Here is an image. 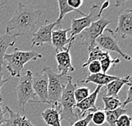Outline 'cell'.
Segmentation results:
<instances>
[{"label": "cell", "instance_id": "6da1fadb", "mask_svg": "<svg viewBox=\"0 0 132 126\" xmlns=\"http://www.w3.org/2000/svg\"><path fill=\"white\" fill-rule=\"evenodd\" d=\"M42 14L43 10H36L31 5H25L19 2L13 16L7 23L5 32L16 37L31 34Z\"/></svg>", "mask_w": 132, "mask_h": 126}, {"label": "cell", "instance_id": "7a4b0ae2", "mask_svg": "<svg viewBox=\"0 0 132 126\" xmlns=\"http://www.w3.org/2000/svg\"><path fill=\"white\" fill-rule=\"evenodd\" d=\"M43 72L47 74L48 80V87H47V97L51 106L59 105L67 84L72 80V77L69 74H57L52 69L44 66Z\"/></svg>", "mask_w": 132, "mask_h": 126}, {"label": "cell", "instance_id": "3957f363", "mask_svg": "<svg viewBox=\"0 0 132 126\" xmlns=\"http://www.w3.org/2000/svg\"><path fill=\"white\" fill-rule=\"evenodd\" d=\"M43 56L33 51H20L17 47H14V53H6L4 57V60L6 61V69L10 72V75L14 77H20L22 69L26 64L31 60H37L42 58Z\"/></svg>", "mask_w": 132, "mask_h": 126}, {"label": "cell", "instance_id": "277c9868", "mask_svg": "<svg viewBox=\"0 0 132 126\" xmlns=\"http://www.w3.org/2000/svg\"><path fill=\"white\" fill-rule=\"evenodd\" d=\"M76 87L77 84L73 83L72 80L69 82L63 91L60 102L59 103V106L60 107L61 121L65 120L72 124L75 122H76L78 119H80V116L74 111L75 106L76 104L74 97V91Z\"/></svg>", "mask_w": 132, "mask_h": 126}, {"label": "cell", "instance_id": "5b68a950", "mask_svg": "<svg viewBox=\"0 0 132 126\" xmlns=\"http://www.w3.org/2000/svg\"><path fill=\"white\" fill-rule=\"evenodd\" d=\"M32 76L31 71L27 70L25 74L20 77L19 82L16 86L18 96V104L22 109L24 115H26L25 106L28 102H33L36 97V94L32 88Z\"/></svg>", "mask_w": 132, "mask_h": 126}, {"label": "cell", "instance_id": "8992f818", "mask_svg": "<svg viewBox=\"0 0 132 126\" xmlns=\"http://www.w3.org/2000/svg\"><path fill=\"white\" fill-rule=\"evenodd\" d=\"M112 21L113 20H108L106 18H100L92 22L89 27L80 32V37L82 41L81 45H85L88 49L94 47L96 46V40L103 34V31Z\"/></svg>", "mask_w": 132, "mask_h": 126}, {"label": "cell", "instance_id": "52a82bcc", "mask_svg": "<svg viewBox=\"0 0 132 126\" xmlns=\"http://www.w3.org/2000/svg\"><path fill=\"white\" fill-rule=\"evenodd\" d=\"M96 46L98 47L101 50L104 52L109 53V52H115L119 53L123 58L125 60L130 61L131 58L129 56L127 53H124L119 47L118 41H117V37L115 36L113 31L111 29L106 28L103 31V34L96 40Z\"/></svg>", "mask_w": 132, "mask_h": 126}, {"label": "cell", "instance_id": "ba28073f", "mask_svg": "<svg viewBox=\"0 0 132 126\" xmlns=\"http://www.w3.org/2000/svg\"><path fill=\"white\" fill-rule=\"evenodd\" d=\"M99 9V6L94 4L90 9V12L86 16L82 18H78V19H73L71 20V26L70 27V38L76 37V36L80 35L83 30L86 29L92 25V22H94V18L97 17V19H100L98 15V12L97 10Z\"/></svg>", "mask_w": 132, "mask_h": 126}, {"label": "cell", "instance_id": "9c48e42d", "mask_svg": "<svg viewBox=\"0 0 132 126\" xmlns=\"http://www.w3.org/2000/svg\"><path fill=\"white\" fill-rule=\"evenodd\" d=\"M62 22H59L56 20L54 22H49L48 20H46V24L44 26H42L39 30L32 34L31 39V47L37 46L40 47L45 43L51 44L52 43V32L53 28L56 26H60Z\"/></svg>", "mask_w": 132, "mask_h": 126}, {"label": "cell", "instance_id": "30bf717a", "mask_svg": "<svg viewBox=\"0 0 132 126\" xmlns=\"http://www.w3.org/2000/svg\"><path fill=\"white\" fill-rule=\"evenodd\" d=\"M116 37L123 39L132 37V10L130 9L122 11L118 17V26L113 31Z\"/></svg>", "mask_w": 132, "mask_h": 126}, {"label": "cell", "instance_id": "8fae6325", "mask_svg": "<svg viewBox=\"0 0 132 126\" xmlns=\"http://www.w3.org/2000/svg\"><path fill=\"white\" fill-rule=\"evenodd\" d=\"M47 87H48V80L47 74H36L32 76V88L36 96L39 97V101L36 103H43L49 104L47 97Z\"/></svg>", "mask_w": 132, "mask_h": 126}, {"label": "cell", "instance_id": "7c38bea8", "mask_svg": "<svg viewBox=\"0 0 132 126\" xmlns=\"http://www.w3.org/2000/svg\"><path fill=\"white\" fill-rule=\"evenodd\" d=\"M75 40H76V37H71L70 43L68 44L65 50L62 51V52L57 53L56 61H57V64H58L57 69L59 71V74H68L69 72H73L75 70L74 66L72 65L71 63L70 53Z\"/></svg>", "mask_w": 132, "mask_h": 126}, {"label": "cell", "instance_id": "4fadbf2b", "mask_svg": "<svg viewBox=\"0 0 132 126\" xmlns=\"http://www.w3.org/2000/svg\"><path fill=\"white\" fill-rule=\"evenodd\" d=\"M102 87L103 86H97V88L94 90V91L92 93H90V95L86 99H84L80 103H78L76 104L75 108H77L79 110L78 115L80 116V118H81L84 115H86L88 113H94L98 110V107H96L95 103L99 93H100Z\"/></svg>", "mask_w": 132, "mask_h": 126}, {"label": "cell", "instance_id": "5bb4252c", "mask_svg": "<svg viewBox=\"0 0 132 126\" xmlns=\"http://www.w3.org/2000/svg\"><path fill=\"white\" fill-rule=\"evenodd\" d=\"M70 31V28L67 29H58L52 32V44L55 47L56 53L62 52L65 50L66 45L70 43L71 38H68L67 34Z\"/></svg>", "mask_w": 132, "mask_h": 126}, {"label": "cell", "instance_id": "9a60e30c", "mask_svg": "<svg viewBox=\"0 0 132 126\" xmlns=\"http://www.w3.org/2000/svg\"><path fill=\"white\" fill-rule=\"evenodd\" d=\"M4 107L7 113H10V118L5 119L2 126H36L25 115H21L20 113L14 112L8 106H5Z\"/></svg>", "mask_w": 132, "mask_h": 126}, {"label": "cell", "instance_id": "2e32d148", "mask_svg": "<svg viewBox=\"0 0 132 126\" xmlns=\"http://www.w3.org/2000/svg\"><path fill=\"white\" fill-rule=\"evenodd\" d=\"M45 124L48 126H62L60 119V107L59 105L52 106L50 108H47L42 113Z\"/></svg>", "mask_w": 132, "mask_h": 126}, {"label": "cell", "instance_id": "e0dca14e", "mask_svg": "<svg viewBox=\"0 0 132 126\" xmlns=\"http://www.w3.org/2000/svg\"><path fill=\"white\" fill-rule=\"evenodd\" d=\"M131 83L130 75L128 74L124 78H118L113 81H111L106 86V91L104 93H106V97H118L119 92L125 85H129Z\"/></svg>", "mask_w": 132, "mask_h": 126}, {"label": "cell", "instance_id": "ac0fdd59", "mask_svg": "<svg viewBox=\"0 0 132 126\" xmlns=\"http://www.w3.org/2000/svg\"><path fill=\"white\" fill-rule=\"evenodd\" d=\"M119 77L114 76V75H109L107 74L103 73H98L96 74H89V75L86 78V79L81 80H78L79 83H94L97 86H107L108 84L110 83L111 81L114 80L116 79H118Z\"/></svg>", "mask_w": 132, "mask_h": 126}, {"label": "cell", "instance_id": "d6986e66", "mask_svg": "<svg viewBox=\"0 0 132 126\" xmlns=\"http://www.w3.org/2000/svg\"><path fill=\"white\" fill-rule=\"evenodd\" d=\"M17 41V37L4 33L0 34V71H3V64H4V57L6 54V51L10 47H13Z\"/></svg>", "mask_w": 132, "mask_h": 126}, {"label": "cell", "instance_id": "ffe728a7", "mask_svg": "<svg viewBox=\"0 0 132 126\" xmlns=\"http://www.w3.org/2000/svg\"><path fill=\"white\" fill-rule=\"evenodd\" d=\"M88 50H89L88 58H87V60H86L82 64V68L87 67V65L90 64V63H92V62H93V61L100 62V61L103 60V59H104L105 58H107L108 56L110 55L109 53L104 52V51L101 50L97 46H95L94 47H92V48H90Z\"/></svg>", "mask_w": 132, "mask_h": 126}, {"label": "cell", "instance_id": "44dd1931", "mask_svg": "<svg viewBox=\"0 0 132 126\" xmlns=\"http://www.w3.org/2000/svg\"><path fill=\"white\" fill-rule=\"evenodd\" d=\"M127 110L125 107H119L115 110L105 112L106 116V122L109 124V126H115V123L118 120V119L123 114H126Z\"/></svg>", "mask_w": 132, "mask_h": 126}, {"label": "cell", "instance_id": "7402d4cb", "mask_svg": "<svg viewBox=\"0 0 132 126\" xmlns=\"http://www.w3.org/2000/svg\"><path fill=\"white\" fill-rule=\"evenodd\" d=\"M58 4H59V15L58 19H57V20L59 21V22H62L63 19L64 18V16L68 13H70V12L76 11V12H78V13L80 14L83 16L86 15V14H84L82 11L76 10H74L73 8H71L70 6H69V4H67V0H59V1H58Z\"/></svg>", "mask_w": 132, "mask_h": 126}, {"label": "cell", "instance_id": "603a6c76", "mask_svg": "<svg viewBox=\"0 0 132 126\" xmlns=\"http://www.w3.org/2000/svg\"><path fill=\"white\" fill-rule=\"evenodd\" d=\"M103 101L104 103V107L101 108L104 112H109V111L115 110L119 107H121V102L118 97H106L103 96Z\"/></svg>", "mask_w": 132, "mask_h": 126}, {"label": "cell", "instance_id": "cb8c5ba5", "mask_svg": "<svg viewBox=\"0 0 132 126\" xmlns=\"http://www.w3.org/2000/svg\"><path fill=\"white\" fill-rule=\"evenodd\" d=\"M119 58H112L109 56H108L107 58H105L103 59L102 61H100V64H101V69H102V73L106 74L108 70L111 68V66H113L115 64H119Z\"/></svg>", "mask_w": 132, "mask_h": 126}, {"label": "cell", "instance_id": "d4e9b609", "mask_svg": "<svg viewBox=\"0 0 132 126\" xmlns=\"http://www.w3.org/2000/svg\"><path fill=\"white\" fill-rule=\"evenodd\" d=\"M90 95V90L88 87H76L74 91V97L76 103H80Z\"/></svg>", "mask_w": 132, "mask_h": 126}, {"label": "cell", "instance_id": "484cf974", "mask_svg": "<svg viewBox=\"0 0 132 126\" xmlns=\"http://www.w3.org/2000/svg\"><path fill=\"white\" fill-rule=\"evenodd\" d=\"M92 121L96 125H103L106 122V116L105 112L101 109V107H98V110L92 113Z\"/></svg>", "mask_w": 132, "mask_h": 126}, {"label": "cell", "instance_id": "4316f807", "mask_svg": "<svg viewBox=\"0 0 132 126\" xmlns=\"http://www.w3.org/2000/svg\"><path fill=\"white\" fill-rule=\"evenodd\" d=\"M92 113H88L85 117H83L80 119H78L71 126H88L90 122H92Z\"/></svg>", "mask_w": 132, "mask_h": 126}, {"label": "cell", "instance_id": "83f0119b", "mask_svg": "<svg viewBox=\"0 0 132 126\" xmlns=\"http://www.w3.org/2000/svg\"><path fill=\"white\" fill-rule=\"evenodd\" d=\"M88 70L90 74H96L98 73H101L102 69H101V64L100 62L98 61H93L87 65Z\"/></svg>", "mask_w": 132, "mask_h": 126}, {"label": "cell", "instance_id": "f1b7e54d", "mask_svg": "<svg viewBox=\"0 0 132 126\" xmlns=\"http://www.w3.org/2000/svg\"><path fill=\"white\" fill-rule=\"evenodd\" d=\"M115 126H131V118L127 114H123L118 119Z\"/></svg>", "mask_w": 132, "mask_h": 126}, {"label": "cell", "instance_id": "f546056e", "mask_svg": "<svg viewBox=\"0 0 132 126\" xmlns=\"http://www.w3.org/2000/svg\"><path fill=\"white\" fill-rule=\"evenodd\" d=\"M83 3V0H67V4L69 6H70L76 10H80L79 8L81 7Z\"/></svg>", "mask_w": 132, "mask_h": 126}, {"label": "cell", "instance_id": "4dcf8cb0", "mask_svg": "<svg viewBox=\"0 0 132 126\" xmlns=\"http://www.w3.org/2000/svg\"><path fill=\"white\" fill-rule=\"evenodd\" d=\"M131 90H132V86H131V83L129 84L128 85V91H127V96H126V98H125V102L121 104V107H125L126 106L127 104L130 103L132 102V94H131Z\"/></svg>", "mask_w": 132, "mask_h": 126}, {"label": "cell", "instance_id": "1f68e13d", "mask_svg": "<svg viewBox=\"0 0 132 126\" xmlns=\"http://www.w3.org/2000/svg\"><path fill=\"white\" fill-rule=\"evenodd\" d=\"M0 94H1V92H0ZM2 103H3V98L1 97V96H0V126H2L3 124H4V123L5 121L4 114L7 113L5 107H4V108H3Z\"/></svg>", "mask_w": 132, "mask_h": 126}, {"label": "cell", "instance_id": "d6a6232c", "mask_svg": "<svg viewBox=\"0 0 132 126\" xmlns=\"http://www.w3.org/2000/svg\"><path fill=\"white\" fill-rule=\"evenodd\" d=\"M3 76H4V72L3 71H0V92H1V88H2V86L4 85V84L8 81V79H5L4 80L3 79Z\"/></svg>", "mask_w": 132, "mask_h": 126}, {"label": "cell", "instance_id": "836d02e7", "mask_svg": "<svg viewBox=\"0 0 132 126\" xmlns=\"http://www.w3.org/2000/svg\"><path fill=\"white\" fill-rule=\"evenodd\" d=\"M109 2L103 3V5H102V7H101L100 9H99L98 15H99V17H100V18H101V14H102V13H103V11L105 10V9H107V8H108V6H109Z\"/></svg>", "mask_w": 132, "mask_h": 126}, {"label": "cell", "instance_id": "e575fe53", "mask_svg": "<svg viewBox=\"0 0 132 126\" xmlns=\"http://www.w3.org/2000/svg\"><path fill=\"white\" fill-rule=\"evenodd\" d=\"M5 4H6V2H2L1 4H0V8H1L2 6H4V5Z\"/></svg>", "mask_w": 132, "mask_h": 126}]
</instances>
